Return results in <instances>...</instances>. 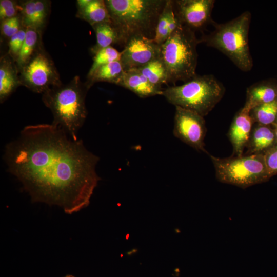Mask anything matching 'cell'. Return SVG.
Wrapping results in <instances>:
<instances>
[{"instance_id":"1","label":"cell","mask_w":277,"mask_h":277,"mask_svg":"<svg viewBox=\"0 0 277 277\" xmlns=\"http://www.w3.org/2000/svg\"><path fill=\"white\" fill-rule=\"evenodd\" d=\"M3 158L32 202L57 206L68 214L89 205L101 180L99 157L52 124L25 126L6 145Z\"/></svg>"},{"instance_id":"2","label":"cell","mask_w":277,"mask_h":277,"mask_svg":"<svg viewBox=\"0 0 277 277\" xmlns=\"http://www.w3.org/2000/svg\"><path fill=\"white\" fill-rule=\"evenodd\" d=\"M90 87L75 76L69 83L53 86L43 93V102L53 114L52 124L74 140H78V131L87 117L85 99Z\"/></svg>"},{"instance_id":"3","label":"cell","mask_w":277,"mask_h":277,"mask_svg":"<svg viewBox=\"0 0 277 277\" xmlns=\"http://www.w3.org/2000/svg\"><path fill=\"white\" fill-rule=\"evenodd\" d=\"M111 22L116 28L120 44L142 35L153 39L159 17L166 0H106Z\"/></svg>"},{"instance_id":"4","label":"cell","mask_w":277,"mask_h":277,"mask_svg":"<svg viewBox=\"0 0 277 277\" xmlns=\"http://www.w3.org/2000/svg\"><path fill=\"white\" fill-rule=\"evenodd\" d=\"M251 14L245 11L238 17L225 23L214 21V29L203 35L201 43L216 48L226 55L241 70L248 72L253 67L248 44V33Z\"/></svg>"},{"instance_id":"5","label":"cell","mask_w":277,"mask_h":277,"mask_svg":"<svg viewBox=\"0 0 277 277\" xmlns=\"http://www.w3.org/2000/svg\"><path fill=\"white\" fill-rule=\"evenodd\" d=\"M200 43L194 31L181 24L160 46V56L167 70L168 83L186 82L196 75V47Z\"/></svg>"},{"instance_id":"6","label":"cell","mask_w":277,"mask_h":277,"mask_svg":"<svg viewBox=\"0 0 277 277\" xmlns=\"http://www.w3.org/2000/svg\"><path fill=\"white\" fill-rule=\"evenodd\" d=\"M225 92L213 75H196L184 84L163 89L162 95L175 106L190 110L204 117L220 102Z\"/></svg>"},{"instance_id":"7","label":"cell","mask_w":277,"mask_h":277,"mask_svg":"<svg viewBox=\"0 0 277 277\" xmlns=\"http://www.w3.org/2000/svg\"><path fill=\"white\" fill-rule=\"evenodd\" d=\"M217 179L242 188L260 184L270 177L263 154L219 158L209 155Z\"/></svg>"},{"instance_id":"8","label":"cell","mask_w":277,"mask_h":277,"mask_svg":"<svg viewBox=\"0 0 277 277\" xmlns=\"http://www.w3.org/2000/svg\"><path fill=\"white\" fill-rule=\"evenodd\" d=\"M19 78L22 85L33 92L42 94L62 83L53 62L42 50L37 51L21 68Z\"/></svg>"},{"instance_id":"9","label":"cell","mask_w":277,"mask_h":277,"mask_svg":"<svg viewBox=\"0 0 277 277\" xmlns=\"http://www.w3.org/2000/svg\"><path fill=\"white\" fill-rule=\"evenodd\" d=\"M175 107L174 135L197 151L207 153L204 144L206 127L204 117L190 110Z\"/></svg>"},{"instance_id":"10","label":"cell","mask_w":277,"mask_h":277,"mask_svg":"<svg viewBox=\"0 0 277 277\" xmlns=\"http://www.w3.org/2000/svg\"><path fill=\"white\" fill-rule=\"evenodd\" d=\"M174 13L180 23L195 32L212 23L214 0H175Z\"/></svg>"},{"instance_id":"11","label":"cell","mask_w":277,"mask_h":277,"mask_svg":"<svg viewBox=\"0 0 277 277\" xmlns=\"http://www.w3.org/2000/svg\"><path fill=\"white\" fill-rule=\"evenodd\" d=\"M120 62L125 71L137 69L160 55V46L152 38L137 35L130 38L124 45Z\"/></svg>"},{"instance_id":"12","label":"cell","mask_w":277,"mask_h":277,"mask_svg":"<svg viewBox=\"0 0 277 277\" xmlns=\"http://www.w3.org/2000/svg\"><path fill=\"white\" fill-rule=\"evenodd\" d=\"M250 110L243 107L235 115L229 131V138L235 156L243 155L252 129Z\"/></svg>"},{"instance_id":"13","label":"cell","mask_w":277,"mask_h":277,"mask_svg":"<svg viewBox=\"0 0 277 277\" xmlns=\"http://www.w3.org/2000/svg\"><path fill=\"white\" fill-rule=\"evenodd\" d=\"M19 5L22 25L39 32L46 22L49 11L48 2L43 0H29Z\"/></svg>"},{"instance_id":"14","label":"cell","mask_w":277,"mask_h":277,"mask_svg":"<svg viewBox=\"0 0 277 277\" xmlns=\"http://www.w3.org/2000/svg\"><path fill=\"white\" fill-rule=\"evenodd\" d=\"M116 85L130 90L141 98L162 95L163 90L150 83L136 69L125 71Z\"/></svg>"},{"instance_id":"15","label":"cell","mask_w":277,"mask_h":277,"mask_svg":"<svg viewBox=\"0 0 277 277\" xmlns=\"http://www.w3.org/2000/svg\"><path fill=\"white\" fill-rule=\"evenodd\" d=\"M277 100V83L264 81L254 84L247 89L244 107L250 110L261 104Z\"/></svg>"},{"instance_id":"16","label":"cell","mask_w":277,"mask_h":277,"mask_svg":"<svg viewBox=\"0 0 277 277\" xmlns=\"http://www.w3.org/2000/svg\"><path fill=\"white\" fill-rule=\"evenodd\" d=\"M276 142L275 132L267 126L257 124L252 128L246 145V155L263 154Z\"/></svg>"},{"instance_id":"17","label":"cell","mask_w":277,"mask_h":277,"mask_svg":"<svg viewBox=\"0 0 277 277\" xmlns=\"http://www.w3.org/2000/svg\"><path fill=\"white\" fill-rule=\"evenodd\" d=\"M21 84L15 65L8 58L1 60L0 100L4 102Z\"/></svg>"},{"instance_id":"18","label":"cell","mask_w":277,"mask_h":277,"mask_svg":"<svg viewBox=\"0 0 277 277\" xmlns=\"http://www.w3.org/2000/svg\"><path fill=\"white\" fill-rule=\"evenodd\" d=\"M96 38V44L92 48L95 54L102 49L111 46L114 44H120L118 32L111 21L104 22L92 26Z\"/></svg>"},{"instance_id":"19","label":"cell","mask_w":277,"mask_h":277,"mask_svg":"<svg viewBox=\"0 0 277 277\" xmlns=\"http://www.w3.org/2000/svg\"><path fill=\"white\" fill-rule=\"evenodd\" d=\"M77 15L91 26L110 21V17L104 0H90L84 8L78 9Z\"/></svg>"},{"instance_id":"20","label":"cell","mask_w":277,"mask_h":277,"mask_svg":"<svg viewBox=\"0 0 277 277\" xmlns=\"http://www.w3.org/2000/svg\"><path fill=\"white\" fill-rule=\"evenodd\" d=\"M125 71L120 61H116L98 68L88 77V85H92L98 82H107L117 84Z\"/></svg>"},{"instance_id":"21","label":"cell","mask_w":277,"mask_h":277,"mask_svg":"<svg viewBox=\"0 0 277 277\" xmlns=\"http://www.w3.org/2000/svg\"><path fill=\"white\" fill-rule=\"evenodd\" d=\"M136 70L157 87L162 88L163 84L168 83L167 70L160 56Z\"/></svg>"},{"instance_id":"22","label":"cell","mask_w":277,"mask_h":277,"mask_svg":"<svg viewBox=\"0 0 277 277\" xmlns=\"http://www.w3.org/2000/svg\"><path fill=\"white\" fill-rule=\"evenodd\" d=\"M174 15L173 1L166 0L164 8L159 17L153 39L160 46L163 44L169 37V24Z\"/></svg>"},{"instance_id":"23","label":"cell","mask_w":277,"mask_h":277,"mask_svg":"<svg viewBox=\"0 0 277 277\" xmlns=\"http://www.w3.org/2000/svg\"><path fill=\"white\" fill-rule=\"evenodd\" d=\"M39 41V32L31 28H26V36L17 58L18 67L22 68L35 53Z\"/></svg>"},{"instance_id":"24","label":"cell","mask_w":277,"mask_h":277,"mask_svg":"<svg viewBox=\"0 0 277 277\" xmlns=\"http://www.w3.org/2000/svg\"><path fill=\"white\" fill-rule=\"evenodd\" d=\"M250 115L253 123L265 126L274 124L277 120V100L254 107Z\"/></svg>"},{"instance_id":"25","label":"cell","mask_w":277,"mask_h":277,"mask_svg":"<svg viewBox=\"0 0 277 277\" xmlns=\"http://www.w3.org/2000/svg\"><path fill=\"white\" fill-rule=\"evenodd\" d=\"M121 52L110 46L99 50L95 54L93 64L89 71L88 77L100 67L112 62L120 61Z\"/></svg>"},{"instance_id":"26","label":"cell","mask_w":277,"mask_h":277,"mask_svg":"<svg viewBox=\"0 0 277 277\" xmlns=\"http://www.w3.org/2000/svg\"><path fill=\"white\" fill-rule=\"evenodd\" d=\"M20 12V5L14 1H0V19L1 21L15 17Z\"/></svg>"},{"instance_id":"27","label":"cell","mask_w":277,"mask_h":277,"mask_svg":"<svg viewBox=\"0 0 277 277\" xmlns=\"http://www.w3.org/2000/svg\"><path fill=\"white\" fill-rule=\"evenodd\" d=\"M22 22L18 16L1 21V30L6 37L10 38L19 31Z\"/></svg>"},{"instance_id":"28","label":"cell","mask_w":277,"mask_h":277,"mask_svg":"<svg viewBox=\"0 0 277 277\" xmlns=\"http://www.w3.org/2000/svg\"><path fill=\"white\" fill-rule=\"evenodd\" d=\"M26 36V28H22L18 32L10 38L9 42V53L17 58Z\"/></svg>"},{"instance_id":"29","label":"cell","mask_w":277,"mask_h":277,"mask_svg":"<svg viewBox=\"0 0 277 277\" xmlns=\"http://www.w3.org/2000/svg\"><path fill=\"white\" fill-rule=\"evenodd\" d=\"M263 154L269 174L271 177L277 174V145L271 147Z\"/></svg>"},{"instance_id":"30","label":"cell","mask_w":277,"mask_h":277,"mask_svg":"<svg viewBox=\"0 0 277 277\" xmlns=\"http://www.w3.org/2000/svg\"><path fill=\"white\" fill-rule=\"evenodd\" d=\"M274 132H275V137H276V142L277 143V127H276V129H275Z\"/></svg>"},{"instance_id":"31","label":"cell","mask_w":277,"mask_h":277,"mask_svg":"<svg viewBox=\"0 0 277 277\" xmlns=\"http://www.w3.org/2000/svg\"><path fill=\"white\" fill-rule=\"evenodd\" d=\"M64 277H75V276H73V275H72L68 274V275H65V276H64Z\"/></svg>"},{"instance_id":"32","label":"cell","mask_w":277,"mask_h":277,"mask_svg":"<svg viewBox=\"0 0 277 277\" xmlns=\"http://www.w3.org/2000/svg\"><path fill=\"white\" fill-rule=\"evenodd\" d=\"M274 124H275L276 125V127H277V120L275 121V122L274 123Z\"/></svg>"}]
</instances>
